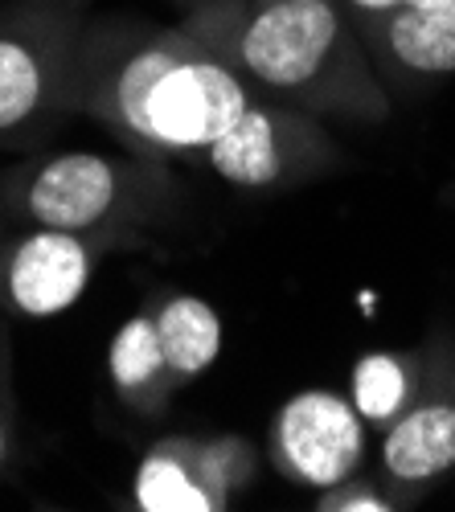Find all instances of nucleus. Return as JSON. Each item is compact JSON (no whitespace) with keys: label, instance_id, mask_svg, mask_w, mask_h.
<instances>
[{"label":"nucleus","instance_id":"f8f14e48","mask_svg":"<svg viewBox=\"0 0 455 512\" xmlns=\"http://www.w3.org/2000/svg\"><path fill=\"white\" fill-rule=\"evenodd\" d=\"M156 332H160V349L169 361L173 386H189L205 369H210L222 353V320L214 304H205L201 295L189 291H164L156 308H152Z\"/></svg>","mask_w":455,"mask_h":512},{"label":"nucleus","instance_id":"a211bd4d","mask_svg":"<svg viewBox=\"0 0 455 512\" xmlns=\"http://www.w3.org/2000/svg\"><path fill=\"white\" fill-rule=\"evenodd\" d=\"M443 5H455V0H398V9H443Z\"/></svg>","mask_w":455,"mask_h":512},{"label":"nucleus","instance_id":"423d86ee","mask_svg":"<svg viewBox=\"0 0 455 512\" xmlns=\"http://www.w3.org/2000/svg\"><path fill=\"white\" fill-rule=\"evenodd\" d=\"M365 418L357 406L333 390L292 394L271 418L267 459L283 480L324 492L361 472L365 463Z\"/></svg>","mask_w":455,"mask_h":512},{"label":"nucleus","instance_id":"4468645a","mask_svg":"<svg viewBox=\"0 0 455 512\" xmlns=\"http://www.w3.org/2000/svg\"><path fill=\"white\" fill-rule=\"evenodd\" d=\"M193 459L201 467L205 484L218 492V500L230 508V500L251 488L259 472V451L242 435H214V439H193Z\"/></svg>","mask_w":455,"mask_h":512},{"label":"nucleus","instance_id":"6e6552de","mask_svg":"<svg viewBox=\"0 0 455 512\" xmlns=\"http://www.w3.org/2000/svg\"><path fill=\"white\" fill-rule=\"evenodd\" d=\"M455 467V394L423 390V398L386 426L382 476L406 508Z\"/></svg>","mask_w":455,"mask_h":512},{"label":"nucleus","instance_id":"dca6fc26","mask_svg":"<svg viewBox=\"0 0 455 512\" xmlns=\"http://www.w3.org/2000/svg\"><path fill=\"white\" fill-rule=\"evenodd\" d=\"M345 9V17L357 25V33H369L382 17H390L398 9V0H337Z\"/></svg>","mask_w":455,"mask_h":512},{"label":"nucleus","instance_id":"9d476101","mask_svg":"<svg viewBox=\"0 0 455 512\" xmlns=\"http://www.w3.org/2000/svg\"><path fill=\"white\" fill-rule=\"evenodd\" d=\"M107 369H111V390L115 398L152 418L164 410V402L173 398V373H169V361H164V349H160V332H156V320H152V308L148 312H136L128 316L115 336H111V349H107Z\"/></svg>","mask_w":455,"mask_h":512},{"label":"nucleus","instance_id":"f03ea898","mask_svg":"<svg viewBox=\"0 0 455 512\" xmlns=\"http://www.w3.org/2000/svg\"><path fill=\"white\" fill-rule=\"evenodd\" d=\"M181 29L267 99L353 123L390 115L374 58L337 0H201Z\"/></svg>","mask_w":455,"mask_h":512},{"label":"nucleus","instance_id":"f3484780","mask_svg":"<svg viewBox=\"0 0 455 512\" xmlns=\"http://www.w3.org/2000/svg\"><path fill=\"white\" fill-rule=\"evenodd\" d=\"M9 447H13V422H9V398L0 390V467L9 463Z\"/></svg>","mask_w":455,"mask_h":512},{"label":"nucleus","instance_id":"9b49d317","mask_svg":"<svg viewBox=\"0 0 455 512\" xmlns=\"http://www.w3.org/2000/svg\"><path fill=\"white\" fill-rule=\"evenodd\" d=\"M132 508L140 512H222L226 504L205 484L193 459L189 435L160 439L136 467L132 480Z\"/></svg>","mask_w":455,"mask_h":512},{"label":"nucleus","instance_id":"2eb2a0df","mask_svg":"<svg viewBox=\"0 0 455 512\" xmlns=\"http://www.w3.org/2000/svg\"><path fill=\"white\" fill-rule=\"evenodd\" d=\"M316 508L320 512H394L402 508L394 500V492H382L374 480H361V476H349L333 488H324L316 496Z\"/></svg>","mask_w":455,"mask_h":512},{"label":"nucleus","instance_id":"ddd939ff","mask_svg":"<svg viewBox=\"0 0 455 512\" xmlns=\"http://www.w3.org/2000/svg\"><path fill=\"white\" fill-rule=\"evenodd\" d=\"M427 390V365L410 353H365L349 373V402L369 426H386L406 414Z\"/></svg>","mask_w":455,"mask_h":512},{"label":"nucleus","instance_id":"7ed1b4c3","mask_svg":"<svg viewBox=\"0 0 455 512\" xmlns=\"http://www.w3.org/2000/svg\"><path fill=\"white\" fill-rule=\"evenodd\" d=\"M9 201L33 226L107 238L156 213V177L148 160H111L99 152H54L9 181Z\"/></svg>","mask_w":455,"mask_h":512},{"label":"nucleus","instance_id":"20e7f679","mask_svg":"<svg viewBox=\"0 0 455 512\" xmlns=\"http://www.w3.org/2000/svg\"><path fill=\"white\" fill-rule=\"evenodd\" d=\"M78 46L70 21L46 9H21L0 21V144L46 132L74 103Z\"/></svg>","mask_w":455,"mask_h":512},{"label":"nucleus","instance_id":"0eeeda50","mask_svg":"<svg viewBox=\"0 0 455 512\" xmlns=\"http://www.w3.org/2000/svg\"><path fill=\"white\" fill-rule=\"evenodd\" d=\"M99 238L33 226L0 250V304L25 320L70 312L99 267Z\"/></svg>","mask_w":455,"mask_h":512},{"label":"nucleus","instance_id":"f257e3e1","mask_svg":"<svg viewBox=\"0 0 455 512\" xmlns=\"http://www.w3.org/2000/svg\"><path fill=\"white\" fill-rule=\"evenodd\" d=\"M259 91L193 33H128L115 46H78L74 103L140 160H201L246 115Z\"/></svg>","mask_w":455,"mask_h":512},{"label":"nucleus","instance_id":"39448f33","mask_svg":"<svg viewBox=\"0 0 455 512\" xmlns=\"http://www.w3.org/2000/svg\"><path fill=\"white\" fill-rule=\"evenodd\" d=\"M210 173L234 189H287L337 160V144L316 123V115L287 107L279 99L255 95L246 115L222 140L201 152Z\"/></svg>","mask_w":455,"mask_h":512},{"label":"nucleus","instance_id":"1a4fd4ad","mask_svg":"<svg viewBox=\"0 0 455 512\" xmlns=\"http://www.w3.org/2000/svg\"><path fill=\"white\" fill-rule=\"evenodd\" d=\"M369 58L386 78L419 82L455 74V5L443 9H394L361 33Z\"/></svg>","mask_w":455,"mask_h":512}]
</instances>
